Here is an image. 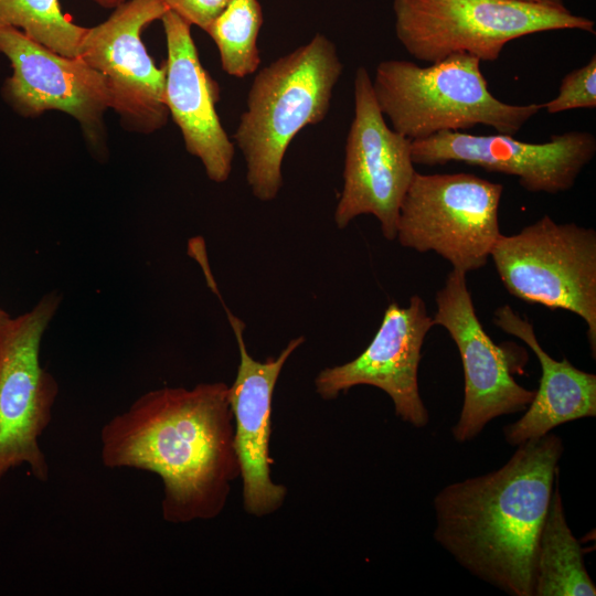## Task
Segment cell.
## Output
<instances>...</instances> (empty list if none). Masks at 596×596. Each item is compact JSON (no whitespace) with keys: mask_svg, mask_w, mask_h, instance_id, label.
<instances>
[{"mask_svg":"<svg viewBox=\"0 0 596 596\" xmlns=\"http://www.w3.org/2000/svg\"><path fill=\"white\" fill-rule=\"evenodd\" d=\"M100 460L109 469L156 473L169 523L216 518L241 475L228 386L200 383L142 394L102 427Z\"/></svg>","mask_w":596,"mask_h":596,"instance_id":"1","label":"cell"},{"mask_svg":"<svg viewBox=\"0 0 596 596\" xmlns=\"http://www.w3.org/2000/svg\"><path fill=\"white\" fill-rule=\"evenodd\" d=\"M555 434L525 440L501 468L444 487L435 540L467 571L512 596H533L539 536L558 481Z\"/></svg>","mask_w":596,"mask_h":596,"instance_id":"2","label":"cell"},{"mask_svg":"<svg viewBox=\"0 0 596 596\" xmlns=\"http://www.w3.org/2000/svg\"><path fill=\"white\" fill-rule=\"evenodd\" d=\"M342 71L336 44L322 33L256 71L233 142L259 201H273L279 193L290 142L326 118Z\"/></svg>","mask_w":596,"mask_h":596,"instance_id":"3","label":"cell"},{"mask_svg":"<svg viewBox=\"0 0 596 596\" xmlns=\"http://www.w3.org/2000/svg\"><path fill=\"white\" fill-rule=\"evenodd\" d=\"M480 60L456 53L419 66L406 60L377 64L372 79L375 100L391 127L415 141L477 125L514 136L543 104L513 105L494 97Z\"/></svg>","mask_w":596,"mask_h":596,"instance_id":"4","label":"cell"},{"mask_svg":"<svg viewBox=\"0 0 596 596\" xmlns=\"http://www.w3.org/2000/svg\"><path fill=\"white\" fill-rule=\"evenodd\" d=\"M393 12L398 42L428 63L456 53L492 62L507 43L540 32L595 34L593 20L568 9L517 0H393Z\"/></svg>","mask_w":596,"mask_h":596,"instance_id":"5","label":"cell"},{"mask_svg":"<svg viewBox=\"0 0 596 596\" xmlns=\"http://www.w3.org/2000/svg\"><path fill=\"white\" fill-rule=\"evenodd\" d=\"M490 257L508 292L529 304L563 309L587 326L596 353V232L544 215L519 233L502 235Z\"/></svg>","mask_w":596,"mask_h":596,"instance_id":"6","label":"cell"},{"mask_svg":"<svg viewBox=\"0 0 596 596\" xmlns=\"http://www.w3.org/2000/svg\"><path fill=\"white\" fill-rule=\"evenodd\" d=\"M501 183L472 173L415 172L402 200L395 240L435 252L461 273L483 267L501 236Z\"/></svg>","mask_w":596,"mask_h":596,"instance_id":"7","label":"cell"},{"mask_svg":"<svg viewBox=\"0 0 596 596\" xmlns=\"http://www.w3.org/2000/svg\"><path fill=\"white\" fill-rule=\"evenodd\" d=\"M62 301L57 290L0 324V481L24 465L36 480L50 478L40 446L58 395L56 379L40 360L45 330Z\"/></svg>","mask_w":596,"mask_h":596,"instance_id":"8","label":"cell"},{"mask_svg":"<svg viewBox=\"0 0 596 596\" xmlns=\"http://www.w3.org/2000/svg\"><path fill=\"white\" fill-rule=\"evenodd\" d=\"M343 185L333 220L338 228H345L356 216L371 214L379 221L383 236L393 241L402 200L416 172L412 140L386 124L364 66L356 68Z\"/></svg>","mask_w":596,"mask_h":596,"instance_id":"9","label":"cell"},{"mask_svg":"<svg viewBox=\"0 0 596 596\" xmlns=\"http://www.w3.org/2000/svg\"><path fill=\"white\" fill-rule=\"evenodd\" d=\"M167 11L163 0H126L82 39L78 57L104 76L110 108L129 130L151 134L168 120L166 65L155 64L141 39Z\"/></svg>","mask_w":596,"mask_h":596,"instance_id":"10","label":"cell"},{"mask_svg":"<svg viewBox=\"0 0 596 596\" xmlns=\"http://www.w3.org/2000/svg\"><path fill=\"white\" fill-rule=\"evenodd\" d=\"M436 306L433 323L447 330L462 363L464 404L453 436L458 443H466L490 421L524 412L535 391L515 382L508 350L496 344L483 329L465 273L451 269L436 294Z\"/></svg>","mask_w":596,"mask_h":596,"instance_id":"11","label":"cell"},{"mask_svg":"<svg viewBox=\"0 0 596 596\" xmlns=\"http://www.w3.org/2000/svg\"><path fill=\"white\" fill-rule=\"evenodd\" d=\"M596 153V138L587 131L553 135L545 142H525L511 135L443 131L412 141L414 164L450 162L513 175L532 193L557 194L572 189Z\"/></svg>","mask_w":596,"mask_h":596,"instance_id":"12","label":"cell"},{"mask_svg":"<svg viewBox=\"0 0 596 596\" xmlns=\"http://www.w3.org/2000/svg\"><path fill=\"white\" fill-rule=\"evenodd\" d=\"M206 283L219 297L238 347L237 373L228 386V401L235 422L234 446L240 464L244 510L262 518L280 509L287 496V488L274 482L270 475L273 396L284 365L305 338L290 340L276 358L266 361L254 359L244 340L245 323L226 307L214 277L209 276Z\"/></svg>","mask_w":596,"mask_h":596,"instance_id":"13","label":"cell"},{"mask_svg":"<svg viewBox=\"0 0 596 596\" xmlns=\"http://www.w3.org/2000/svg\"><path fill=\"white\" fill-rule=\"evenodd\" d=\"M434 327L425 301L417 295L406 307L392 302L370 344L355 359L321 370L315 379L316 392L333 400L356 385L384 391L395 415L415 427L428 423V412L418 390V365L427 332Z\"/></svg>","mask_w":596,"mask_h":596,"instance_id":"14","label":"cell"},{"mask_svg":"<svg viewBox=\"0 0 596 596\" xmlns=\"http://www.w3.org/2000/svg\"><path fill=\"white\" fill-rule=\"evenodd\" d=\"M0 52L12 68L2 94L18 114L34 117L47 110L65 113L94 141L110 108L100 73L81 57L62 55L14 28L0 29Z\"/></svg>","mask_w":596,"mask_h":596,"instance_id":"15","label":"cell"},{"mask_svg":"<svg viewBox=\"0 0 596 596\" xmlns=\"http://www.w3.org/2000/svg\"><path fill=\"white\" fill-rule=\"evenodd\" d=\"M160 20L167 43L164 104L187 151L201 161L211 181L223 183L232 171L235 145L216 113L217 85L201 64L191 25L171 10Z\"/></svg>","mask_w":596,"mask_h":596,"instance_id":"16","label":"cell"},{"mask_svg":"<svg viewBox=\"0 0 596 596\" xmlns=\"http://www.w3.org/2000/svg\"><path fill=\"white\" fill-rule=\"evenodd\" d=\"M493 323L525 342L541 365L539 389L533 400L517 422L503 428L508 444L518 446L567 422L596 415L595 374L577 369L566 358L553 359L539 343L533 324L509 305L494 311Z\"/></svg>","mask_w":596,"mask_h":596,"instance_id":"17","label":"cell"},{"mask_svg":"<svg viewBox=\"0 0 596 596\" xmlns=\"http://www.w3.org/2000/svg\"><path fill=\"white\" fill-rule=\"evenodd\" d=\"M583 550L567 525L556 482L539 536L533 596H595Z\"/></svg>","mask_w":596,"mask_h":596,"instance_id":"18","label":"cell"},{"mask_svg":"<svg viewBox=\"0 0 596 596\" xmlns=\"http://www.w3.org/2000/svg\"><path fill=\"white\" fill-rule=\"evenodd\" d=\"M258 0H231L205 32L214 41L222 70L243 78L256 73L260 64L257 39L263 25Z\"/></svg>","mask_w":596,"mask_h":596,"instance_id":"19","label":"cell"},{"mask_svg":"<svg viewBox=\"0 0 596 596\" xmlns=\"http://www.w3.org/2000/svg\"><path fill=\"white\" fill-rule=\"evenodd\" d=\"M14 28L30 39L70 57L79 55L87 28L63 12L60 0H0V29Z\"/></svg>","mask_w":596,"mask_h":596,"instance_id":"20","label":"cell"},{"mask_svg":"<svg viewBox=\"0 0 596 596\" xmlns=\"http://www.w3.org/2000/svg\"><path fill=\"white\" fill-rule=\"evenodd\" d=\"M596 107V56L582 67L566 74L560 85L558 94L543 104L549 114L571 109Z\"/></svg>","mask_w":596,"mask_h":596,"instance_id":"21","label":"cell"},{"mask_svg":"<svg viewBox=\"0 0 596 596\" xmlns=\"http://www.w3.org/2000/svg\"><path fill=\"white\" fill-rule=\"evenodd\" d=\"M231 0H163L168 10L173 11L190 25L203 31L224 10Z\"/></svg>","mask_w":596,"mask_h":596,"instance_id":"22","label":"cell"},{"mask_svg":"<svg viewBox=\"0 0 596 596\" xmlns=\"http://www.w3.org/2000/svg\"><path fill=\"white\" fill-rule=\"evenodd\" d=\"M517 1L530 2V3L541 4L545 7L557 8V9H567L564 0H517Z\"/></svg>","mask_w":596,"mask_h":596,"instance_id":"23","label":"cell"},{"mask_svg":"<svg viewBox=\"0 0 596 596\" xmlns=\"http://www.w3.org/2000/svg\"><path fill=\"white\" fill-rule=\"evenodd\" d=\"M95 3H97L98 6L103 7V8H106V9H110V8H116L117 6H119L120 3L125 2L126 0H93Z\"/></svg>","mask_w":596,"mask_h":596,"instance_id":"24","label":"cell"},{"mask_svg":"<svg viewBox=\"0 0 596 596\" xmlns=\"http://www.w3.org/2000/svg\"><path fill=\"white\" fill-rule=\"evenodd\" d=\"M10 315L0 307V324L9 317Z\"/></svg>","mask_w":596,"mask_h":596,"instance_id":"25","label":"cell"}]
</instances>
